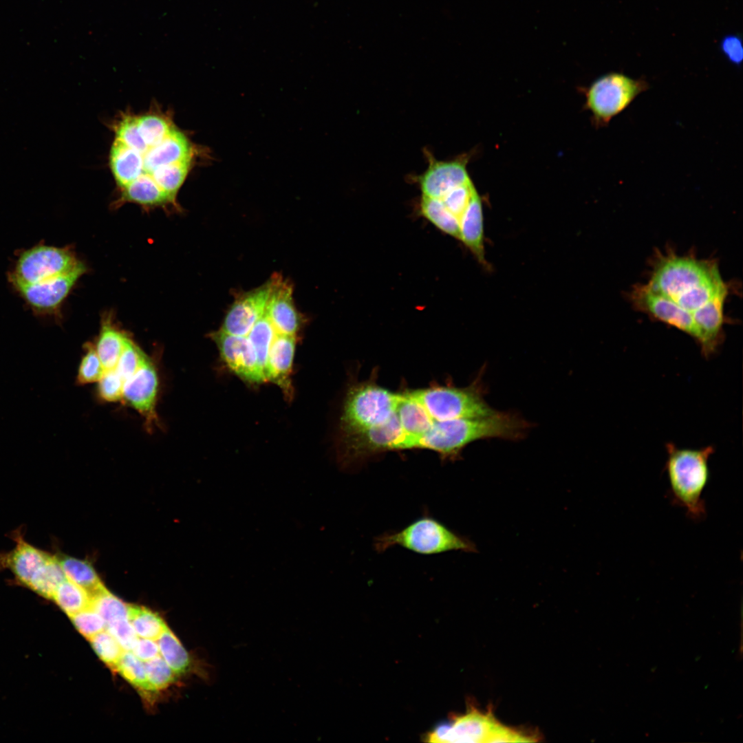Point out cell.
<instances>
[{"mask_svg":"<svg viewBox=\"0 0 743 743\" xmlns=\"http://www.w3.org/2000/svg\"><path fill=\"white\" fill-rule=\"evenodd\" d=\"M147 355L129 335L115 369L125 381L138 369Z\"/></svg>","mask_w":743,"mask_h":743,"instance_id":"32","label":"cell"},{"mask_svg":"<svg viewBox=\"0 0 743 743\" xmlns=\"http://www.w3.org/2000/svg\"><path fill=\"white\" fill-rule=\"evenodd\" d=\"M89 640L100 659L112 670H115L124 650L114 637L107 629H105L89 638Z\"/></svg>","mask_w":743,"mask_h":743,"instance_id":"31","label":"cell"},{"mask_svg":"<svg viewBox=\"0 0 743 743\" xmlns=\"http://www.w3.org/2000/svg\"><path fill=\"white\" fill-rule=\"evenodd\" d=\"M158 387L157 369L147 356L138 369L124 383L122 398L143 417L149 429L158 425L155 411Z\"/></svg>","mask_w":743,"mask_h":743,"instance_id":"11","label":"cell"},{"mask_svg":"<svg viewBox=\"0 0 743 743\" xmlns=\"http://www.w3.org/2000/svg\"><path fill=\"white\" fill-rule=\"evenodd\" d=\"M78 261L67 248L34 247L21 256L11 279L24 283L40 282L69 272Z\"/></svg>","mask_w":743,"mask_h":743,"instance_id":"8","label":"cell"},{"mask_svg":"<svg viewBox=\"0 0 743 743\" xmlns=\"http://www.w3.org/2000/svg\"><path fill=\"white\" fill-rule=\"evenodd\" d=\"M272 289V278L248 292L235 297L224 319L222 331L246 336L254 325L265 314Z\"/></svg>","mask_w":743,"mask_h":743,"instance_id":"14","label":"cell"},{"mask_svg":"<svg viewBox=\"0 0 743 743\" xmlns=\"http://www.w3.org/2000/svg\"><path fill=\"white\" fill-rule=\"evenodd\" d=\"M420 208L422 215L440 230L460 239V220L440 200L422 195Z\"/></svg>","mask_w":743,"mask_h":743,"instance_id":"23","label":"cell"},{"mask_svg":"<svg viewBox=\"0 0 743 743\" xmlns=\"http://www.w3.org/2000/svg\"><path fill=\"white\" fill-rule=\"evenodd\" d=\"M145 670L151 691L168 687L175 680V674L160 655L145 662Z\"/></svg>","mask_w":743,"mask_h":743,"instance_id":"33","label":"cell"},{"mask_svg":"<svg viewBox=\"0 0 743 743\" xmlns=\"http://www.w3.org/2000/svg\"><path fill=\"white\" fill-rule=\"evenodd\" d=\"M651 267L649 287L687 311L693 319L709 301L729 291L715 259L681 256L669 249L656 252Z\"/></svg>","mask_w":743,"mask_h":743,"instance_id":"2","label":"cell"},{"mask_svg":"<svg viewBox=\"0 0 743 743\" xmlns=\"http://www.w3.org/2000/svg\"><path fill=\"white\" fill-rule=\"evenodd\" d=\"M210 337L216 343L222 359L238 376L254 383L266 380L256 352L247 336L218 330L211 333Z\"/></svg>","mask_w":743,"mask_h":743,"instance_id":"13","label":"cell"},{"mask_svg":"<svg viewBox=\"0 0 743 743\" xmlns=\"http://www.w3.org/2000/svg\"><path fill=\"white\" fill-rule=\"evenodd\" d=\"M394 546L422 554H433L452 550L475 552V545L451 531L438 520L423 517L403 529L378 536L374 541L376 550L383 552Z\"/></svg>","mask_w":743,"mask_h":743,"instance_id":"4","label":"cell"},{"mask_svg":"<svg viewBox=\"0 0 743 743\" xmlns=\"http://www.w3.org/2000/svg\"><path fill=\"white\" fill-rule=\"evenodd\" d=\"M295 336L276 334L271 345L265 369L266 380L288 389L290 387L289 375L295 351Z\"/></svg>","mask_w":743,"mask_h":743,"instance_id":"18","label":"cell"},{"mask_svg":"<svg viewBox=\"0 0 743 743\" xmlns=\"http://www.w3.org/2000/svg\"><path fill=\"white\" fill-rule=\"evenodd\" d=\"M127 618L140 638L158 640L167 627L157 613L142 606L129 605Z\"/></svg>","mask_w":743,"mask_h":743,"instance_id":"25","label":"cell"},{"mask_svg":"<svg viewBox=\"0 0 743 743\" xmlns=\"http://www.w3.org/2000/svg\"><path fill=\"white\" fill-rule=\"evenodd\" d=\"M475 191L476 189L471 180L466 184L453 189L439 200L442 202L452 214L460 220Z\"/></svg>","mask_w":743,"mask_h":743,"instance_id":"34","label":"cell"},{"mask_svg":"<svg viewBox=\"0 0 743 743\" xmlns=\"http://www.w3.org/2000/svg\"><path fill=\"white\" fill-rule=\"evenodd\" d=\"M56 557L66 578L84 588L90 596L104 587L88 561L65 554H58Z\"/></svg>","mask_w":743,"mask_h":743,"instance_id":"21","label":"cell"},{"mask_svg":"<svg viewBox=\"0 0 743 743\" xmlns=\"http://www.w3.org/2000/svg\"><path fill=\"white\" fill-rule=\"evenodd\" d=\"M86 270L85 264L78 261L69 272L40 282L24 283L12 281V283L34 309L50 312L61 305Z\"/></svg>","mask_w":743,"mask_h":743,"instance_id":"12","label":"cell"},{"mask_svg":"<svg viewBox=\"0 0 743 743\" xmlns=\"http://www.w3.org/2000/svg\"><path fill=\"white\" fill-rule=\"evenodd\" d=\"M84 347L85 353L80 362L76 376L78 385L98 382L105 372L94 344L87 343Z\"/></svg>","mask_w":743,"mask_h":743,"instance_id":"30","label":"cell"},{"mask_svg":"<svg viewBox=\"0 0 743 743\" xmlns=\"http://www.w3.org/2000/svg\"><path fill=\"white\" fill-rule=\"evenodd\" d=\"M52 599L69 616L90 607L88 592L67 578L58 586Z\"/></svg>","mask_w":743,"mask_h":743,"instance_id":"26","label":"cell"},{"mask_svg":"<svg viewBox=\"0 0 743 743\" xmlns=\"http://www.w3.org/2000/svg\"><path fill=\"white\" fill-rule=\"evenodd\" d=\"M480 378L466 387L453 385L431 386L411 390L414 397L437 420L480 417L491 415L495 410L484 400Z\"/></svg>","mask_w":743,"mask_h":743,"instance_id":"5","label":"cell"},{"mask_svg":"<svg viewBox=\"0 0 743 743\" xmlns=\"http://www.w3.org/2000/svg\"><path fill=\"white\" fill-rule=\"evenodd\" d=\"M65 579L56 555L51 554L34 575L28 588L43 597L52 599L58 586Z\"/></svg>","mask_w":743,"mask_h":743,"instance_id":"24","label":"cell"},{"mask_svg":"<svg viewBox=\"0 0 743 743\" xmlns=\"http://www.w3.org/2000/svg\"><path fill=\"white\" fill-rule=\"evenodd\" d=\"M132 685L142 691H151L148 683L145 666L132 652L124 651L115 668Z\"/></svg>","mask_w":743,"mask_h":743,"instance_id":"29","label":"cell"},{"mask_svg":"<svg viewBox=\"0 0 743 743\" xmlns=\"http://www.w3.org/2000/svg\"><path fill=\"white\" fill-rule=\"evenodd\" d=\"M721 49L727 59L739 65L743 58V47L740 39L735 35L726 36L722 41Z\"/></svg>","mask_w":743,"mask_h":743,"instance_id":"39","label":"cell"},{"mask_svg":"<svg viewBox=\"0 0 743 743\" xmlns=\"http://www.w3.org/2000/svg\"><path fill=\"white\" fill-rule=\"evenodd\" d=\"M666 450L665 470L671 501L683 508L691 520H703L707 515L703 494L710 480L709 462L714 447H679L669 442Z\"/></svg>","mask_w":743,"mask_h":743,"instance_id":"3","label":"cell"},{"mask_svg":"<svg viewBox=\"0 0 743 743\" xmlns=\"http://www.w3.org/2000/svg\"><path fill=\"white\" fill-rule=\"evenodd\" d=\"M629 299L638 311L685 332L697 341L698 333L691 314L669 298L652 290L647 283L633 286Z\"/></svg>","mask_w":743,"mask_h":743,"instance_id":"10","label":"cell"},{"mask_svg":"<svg viewBox=\"0 0 743 743\" xmlns=\"http://www.w3.org/2000/svg\"><path fill=\"white\" fill-rule=\"evenodd\" d=\"M128 336L118 328L110 313L103 315L94 346L105 370L116 366Z\"/></svg>","mask_w":743,"mask_h":743,"instance_id":"20","label":"cell"},{"mask_svg":"<svg viewBox=\"0 0 743 743\" xmlns=\"http://www.w3.org/2000/svg\"><path fill=\"white\" fill-rule=\"evenodd\" d=\"M497 722L491 709L482 712L471 705L466 713L436 725L425 738L435 743L487 742Z\"/></svg>","mask_w":743,"mask_h":743,"instance_id":"9","label":"cell"},{"mask_svg":"<svg viewBox=\"0 0 743 743\" xmlns=\"http://www.w3.org/2000/svg\"><path fill=\"white\" fill-rule=\"evenodd\" d=\"M69 617L78 632L87 639L106 629L105 621L91 607Z\"/></svg>","mask_w":743,"mask_h":743,"instance_id":"35","label":"cell"},{"mask_svg":"<svg viewBox=\"0 0 743 743\" xmlns=\"http://www.w3.org/2000/svg\"><path fill=\"white\" fill-rule=\"evenodd\" d=\"M428 166L416 177L422 195L440 199L453 189L471 181L466 169L467 158L438 160L429 151L425 152Z\"/></svg>","mask_w":743,"mask_h":743,"instance_id":"15","label":"cell"},{"mask_svg":"<svg viewBox=\"0 0 743 743\" xmlns=\"http://www.w3.org/2000/svg\"><path fill=\"white\" fill-rule=\"evenodd\" d=\"M648 89L649 84L643 78L634 79L619 72L607 73L586 89L585 107L596 126L605 127Z\"/></svg>","mask_w":743,"mask_h":743,"instance_id":"6","label":"cell"},{"mask_svg":"<svg viewBox=\"0 0 743 743\" xmlns=\"http://www.w3.org/2000/svg\"><path fill=\"white\" fill-rule=\"evenodd\" d=\"M106 629L114 637L124 651L131 652L138 640V635L127 618L107 624Z\"/></svg>","mask_w":743,"mask_h":743,"instance_id":"37","label":"cell"},{"mask_svg":"<svg viewBox=\"0 0 743 743\" xmlns=\"http://www.w3.org/2000/svg\"><path fill=\"white\" fill-rule=\"evenodd\" d=\"M111 128L114 138L131 148L136 155L140 169L136 180L147 179L164 194L180 185L204 153L203 149L177 127L171 114L157 105L142 114L121 112Z\"/></svg>","mask_w":743,"mask_h":743,"instance_id":"1","label":"cell"},{"mask_svg":"<svg viewBox=\"0 0 743 743\" xmlns=\"http://www.w3.org/2000/svg\"><path fill=\"white\" fill-rule=\"evenodd\" d=\"M460 239L479 262L488 266L484 257V220L481 199L475 191L460 220Z\"/></svg>","mask_w":743,"mask_h":743,"instance_id":"19","label":"cell"},{"mask_svg":"<svg viewBox=\"0 0 743 743\" xmlns=\"http://www.w3.org/2000/svg\"><path fill=\"white\" fill-rule=\"evenodd\" d=\"M394 392L374 382H364L349 391L341 417L344 437L380 424L388 415Z\"/></svg>","mask_w":743,"mask_h":743,"instance_id":"7","label":"cell"},{"mask_svg":"<svg viewBox=\"0 0 743 743\" xmlns=\"http://www.w3.org/2000/svg\"><path fill=\"white\" fill-rule=\"evenodd\" d=\"M109 623L127 618L129 605L111 593L104 586L90 596V607Z\"/></svg>","mask_w":743,"mask_h":743,"instance_id":"27","label":"cell"},{"mask_svg":"<svg viewBox=\"0 0 743 743\" xmlns=\"http://www.w3.org/2000/svg\"><path fill=\"white\" fill-rule=\"evenodd\" d=\"M98 383V394L103 401L115 402L122 398L125 380L115 368L105 370Z\"/></svg>","mask_w":743,"mask_h":743,"instance_id":"36","label":"cell"},{"mask_svg":"<svg viewBox=\"0 0 743 743\" xmlns=\"http://www.w3.org/2000/svg\"><path fill=\"white\" fill-rule=\"evenodd\" d=\"M13 539L14 548L0 553V568L10 570L18 582L28 587L51 554L27 542L20 532L13 533Z\"/></svg>","mask_w":743,"mask_h":743,"instance_id":"17","label":"cell"},{"mask_svg":"<svg viewBox=\"0 0 743 743\" xmlns=\"http://www.w3.org/2000/svg\"><path fill=\"white\" fill-rule=\"evenodd\" d=\"M158 645L160 656L176 675L190 671L193 663L191 656L168 627L158 638Z\"/></svg>","mask_w":743,"mask_h":743,"instance_id":"22","label":"cell"},{"mask_svg":"<svg viewBox=\"0 0 743 743\" xmlns=\"http://www.w3.org/2000/svg\"><path fill=\"white\" fill-rule=\"evenodd\" d=\"M537 737L523 731L510 728L497 722L487 742H532Z\"/></svg>","mask_w":743,"mask_h":743,"instance_id":"38","label":"cell"},{"mask_svg":"<svg viewBox=\"0 0 743 743\" xmlns=\"http://www.w3.org/2000/svg\"><path fill=\"white\" fill-rule=\"evenodd\" d=\"M276 334L274 327L265 314L254 325L247 335L256 352L258 362L264 375L269 351Z\"/></svg>","mask_w":743,"mask_h":743,"instance_id":"28","label":"cell"},{"mask_svg":"<svg viewBox=\"0 0 743 743\" xmlns=\"http://www.w3.org/2000/svg\"><path fill=\"white\" fill-rule=\"evenodd\" d=\"M142 662H147L159 655V647L154 640L138 638L136 646L131 651Z\"/></svg>","mask_w":743,"mask_h":743,"instance_id":"40","label":"cell"},{"mask_svg":"<svg viewBox=\"0 0 743 743\" xmlns=\"http://www.w3.org/2000/svg\"><path fill=\"white\" fill-rule=\"evenodd\" d=\"M271 278L272 289L265 314L277 334L296 336L303 319L293 301L292 286L279 274Z\"/></svg>","mask_w":743,"mask_h":743,"instance_id":"16","label":"cell"}]
</instances>
